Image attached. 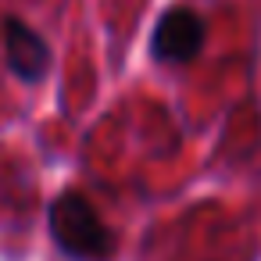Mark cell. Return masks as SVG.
<instances>
[{
    "mask_svg": "<svg viewBox=\"0 0 261 261\" xmlns=\"http://www.w3.org/2000/svg\"><path fill=\"white\" fill-rule=\"evenodd\" d=\"M50 236L58 250L72 261H111L115 236L93 211V204L83 193H61L47 211Z\"/></svg>",
    "mask_w": 261,
    "mask_h": 261,
    "instance_id": "6da1fadb",
    "label": "cell"
},
{
    "mask_svg": "<svg viewBox=\"0 0 261 261\" xmlns=\"http://www.w3.org/2000/svg\"><path fill=\"white\" fill-rule=\"evenodd\" d=\"M4 50H8V65L18 79L25 83H40L50 68V47L47 40L25 25L22 18H8L4 22Z\"/></svg>",
    "mask_w": 261,
    "mask_h": 261,
    "instance_id": "3957f363",
    "label": "cell"
},
{
    "mask_svg": "<svg viewBox=\"0 0 261 261\" xmlns=\"http://www.w3.org/2000/svg\"><path fill=\"white\" fill-rule=\"evenodd\" d=\"M204 47V18L190 8H172L154 25V58L168 65H186Z\"/></svg>",
    "mask_w": 261,
    "mask_h": 261,
    "instance_id": "7a4b0ae2",
    "label": "cell"
}]
</instances>
